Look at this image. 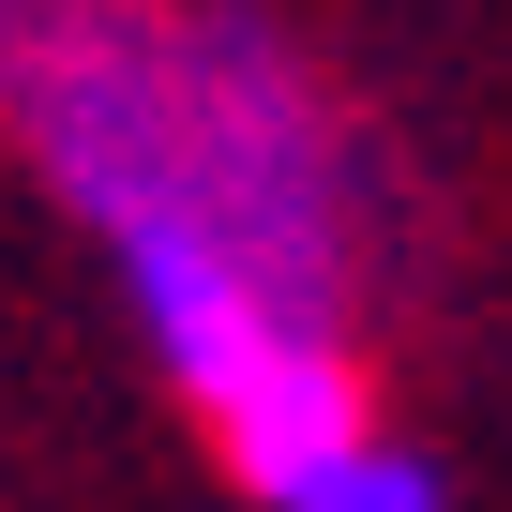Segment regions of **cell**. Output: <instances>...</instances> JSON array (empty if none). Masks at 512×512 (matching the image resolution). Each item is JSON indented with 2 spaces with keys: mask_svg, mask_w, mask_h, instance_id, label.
<instances>
[{
  "mask_svg": "<svg viewBox=\"0 0 512 512\" xmlns=\"http://www.w3.org/2000/svg\"><path fill=\"white\" fill-rule=\"evenodd\" d=\"M0 106H31L61 196L106 241H181L256 302L332 317L347 272V181L332 121L272 46H151V31H0Z\"/></svg>",
  "mask_w": 512,
  "mask_h": 512,
  "instance_id": "1",
  "label": "cell"
},
{
  "mask_svg": "<svg viewBox=\"0 0 512 512\" xmlns=\"http://www.w3.org/2000/svg\"><path fill=\"white\" fill-rule=\"evenodd\" d=\"M272 512H437V467L422 452H392V437H347L332 467H302Z\"/></svg>",
  "mask_w": 512,
  "mask_h": 512,
  "instance_id": "2",
  "label": "cell"
}]
</instances>
